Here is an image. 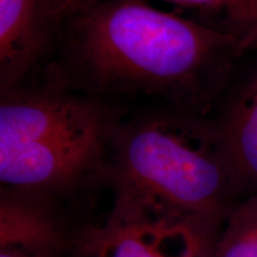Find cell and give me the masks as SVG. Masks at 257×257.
Here are the masks:
<instances>
[{"instance_id": "obj_1", "label": "cell", "mask_w": 257, "mask_h": 257, "mask_svg": "<svg viewBox=\"0 0 257 257\" xmlns=\"http://www.w3.org/2000/svg\"><path fill=\"white\" fill-rule=\"evenodd\" d=\"M246 54L148 0H101L59 25L44 80L87 94L146 95L208 117Z\"/></svg>"}, {"instance_id": "obj_2", "label": "cell", "mask_w": 257, "mask_h": 257, "mask_svg": "<svg viewBox=\"0 0 257 257\" xmlns=\"http://www.w3.org/2000/svg\"><path fill=\"white\" fill-rule=\"evenodd\" d=\"M105 182L113 189V210L184 227L212 255L243 200L210 117L167 105L123 120Z\"/></svg>"}, {"instance_id": "obj_3", "label": "cell", "mask_w": 257, "mask_h": 257, "mask_svg": "<svg viewBox=\"0 0 257 257\" xmlns=\"http://www.w3.org/2000/svg\"><path fill=\"white\" fill-rule=\"evenodd\" d=\"M2 187L62 197L105 181L123 118L104 96L44 80L0 93Z\"/></svg>"}, {"instance_id": "obj_4", "label": "cell", "mask_w": 257, "mask_h": 257, "mask_svg": "<svg viewBox=\"0 0 257 257\" xmlns=\"http://www.w3.org/2000/svg\"><path fill=\"white\" fill-rule=\"evenodd\" d=\"M73 257H213L191 231L112 208L74 236Z\"/></svg>"}, {"instance_id": "obj_5", "label": "cell", "mask_w": 257, "mask_h": 257, "mask_svg": "<svg viewBox=\"0 0 257 257\" xmlns=\"http://www.w3.org/2000/svg\"><path fill=\"white\" fill-rule=\"evenodd\" d=\"M221 156L243 199L257 193V57L243 62L208 115Z\"/></svg>"}, {"instance_id": "obj_6", "label": "cell", "mask_w": 257, "mask_h": 257, "mask_svg": "<svg viewBox=\"0 0 257 257\" xmlns=\"http://www.w3.org/2000/svg\"><path fill=\"white\" fill-rule=\"evenodd\" d=\"M56 31L50 0H0V93L23 85L48 63Z\"/></svg>"}, {"instance_id": "obj_7", "label": "cell", "mask_w": 257, "mask_h": 257, "mask_svg": "<svg viewBox=\"0 0 257 257\" xmlns=\"http://www.w3.org/2000/svg\"><path fill=\"white\" fill-rule=\"evenodd\" d=\"M56 198L9 187L0 188V249L36 257H63L72 250Z\"/></svg>"}, {"instance_id": "obj_8", "label": "cell", "mask_w": 257, "mask_h": 257, "mask_svg": "<svg viewBox=\"0 0 257 257\" xmlns=\"http://www.w3.org/2000/svg\"><path fill=\"white\" fill-rule=\"evenodd\" d=\"M149 2V0H148ZM186 17L236 42L248 55L257 51V0H162Z\"/></svg>"}, {"instance_id": "obj_9", "label": "cell", "mask_w": 257, "mask_h": 257, "mask_svg": "<svg viewBox=\"0 0 257 257\" xmlns=\"http://www.w3.org/2000/svg\"><path fill=\"white\" fill-rule=\"evenodd\" d=\"M213 257H257V193L239 201L227 217Z\"/></svg>"}, {"instance_id": "obj_10", "label": "cell", "mask_w": 257, "mask_h": 257, "mask_svg": "<svg viewBox=\"0 0 257 257\" xmlns=\"http://www.w3.org/2000/svg\"><path fill=\"white\" fill-rule=\"evenodd\" d=\"M101 0H50V15L56 28L73 15L91 8Z\"/></svg>"}, {"instance_id": "obj_11", "label": "cell", "mask_w": 257, "mask_h": 257, "mask_svg": "<svg viewBox=\"0 0 257 257\" xmlns=\"http://www.w3.org/2000/svg\"><path fill=\"white\" fill-rule=\"evenodd\" d=\"M0 257H36V256L28 255V253L21 252L18 251V250L2 248L0 249Z\"/></svg>"}]
</instances>
